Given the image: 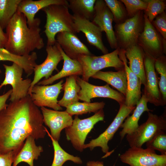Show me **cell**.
Masks as SVG:
<instances>
[{
    "label": "cell",
    "instance_id": "30bf717a",
    "mask_svg": "<svg viewBox=\"0 0 166 166\" xmlns=\"http://www.w3.org/2000/svg\"><path fill=\"white\" fill-rule=\"evenodd\" d=\"M121 161L130 166H166V155L142 147H130L120 156Z\"/></svg>",
    "mask_w": 166,
    "mask_h": 166
},
{
    "label": "cell",
    "instance_id": "ba28073f",
    "mask_svg": "<svg viewBox=\"0 0 166 166\" xmlns=\"http://www.w3.org/2000/svg\"><path fill=\"white\" fill-rule=\"evenodd\" d=\"M135 107L128 106L124 103L120 105L117 114L109 127L97 137L92 140L89 143L84 144L83 149L89 148L90 150H92L96 147H100L103 152L106 154L104 157L110 155L111 153L109 152V142L113 138L124 121L134 109Z\"/></svg>",
    "mask_w": 166,
    "mask_h": 166
},
{
    "label": "cell",
    "instance_id": "52a82bcc",
    "mask_svg": "<svg viewBox=\"0 0 166 166\" xmlns=\"http://www.w3.org/2000/svg\"><path fill=\"white\" fill-rule=\"evenodd\" d=\"M144 25L143 11H139L121 23L116 24L114 32L118 47L125 49L138 43V38L143 31Z\"/></svg>",
    "mask_w": 166,
    "mask_h": 166
},
{
    "label": "cell",
    "instance_id": "7402d4cb",
    "mask_svg": "<svg viewBox=\"0 0 166 166\" xmlns=\"http://www.w3.org/2000/svg\"><path fill=\"white\" fill-rule=\"evenodd\" d=\"M124 50L126 58L129 61V67L139 77L141 84L144 86L146 80L144 65V51L138 43Z\"/></svg>",
    "mask_w": 166,
    "mask_h": 166
},
{
    "label": "cell",
    "instance_id": "1f68e13d",
    "mask_svg": "<svg viewBox=\"0 0 166 166\" xmlns=\"http://www.w3.org/2000/svg\"><path fill=\"white\" fill-rule=\"evenodd\" d=\"M105 105V103L103 101L93 103L78 101L68 106L65 111L72 116H78L90 112L95 113L103 109Z\"/></svg>",
    "mask_w": 166,
    "mask_h": 166
},
{
    "label": "cell",
    "instance_id": "9c48e42d",
    "mask_svg": "<svg viewBox=\"0 0 166 166\" xmlns=\"http://www.w3.org/2000/svg\"><path fill=\"white\" fill-rule=\"evenodd\" d=\"M5 69V78L0 85V89L8 85L12 87V92L9 100L10 102L19 100L28 95L32 81L30 78L23 79V68L17 64L13 63L11 65L3 64Z\"/></svg>",
    "mask_w": 166,
    "mask_h": 166
},
{
    "label": "cell",
    "instance_id": "836d02e7",
    "mask_svg": "<svg viewBox=\"0 0 166 166\" xmlns=\"http://www.w3.org/2000/svg\"><path fill=\"white\" fill-rule=\"evenodd\" d=\"M106 5L112 13L116 24L121 23L126 19L127 13L122 2L117 0H105Z\"/></svg>",
    "mask_w": 166,
    "mask_h": 166
},
{
    "label": "cell",
    "instance_id": "603a6c76",
    "mask_svg": "<svg viewBox=\"0 0 166 166\" xmlns=\"http://www.w3.org/2000/svg\"><path fill=\"white\" fill-rule=\"evenodd\" d=\"M59 49L61 54L63 65L61 70L56 74L47 79H44L38 83L39 85H47L62 78L71 76L82 75V67L77 60L73 59L69 57L65 53L60 45Z\"/></svg>",
    "mask_w": 166,
    "mask_h": 166
},
{
    "label": "cell",
    "instance_id": "d6a6232c",
    "mask_svg": "<svg viewBox=\"0 0 166 166\" xmlns=\"http://www.w3.org/2000/svg\"><path fill=\"white\" fill-rule=\"evenodd\" d=\"M154 67L160 75L159 89L164 102L166 104V57L163 55L156 59Z\"/></svg>",
    "mask_w": 166,
    "mask_h": 166
},
{
    "label": "cell",
    "instance_id": "8d00e7d4",
    "mask_svg": "<svg viewBox=\"0 0 166 166\" xmlns=\"http://www.w3.org/2000/svg\"><path fill=\"white\" fill-rule=\"evenodd\" d=\"M124 5L128 16L130 18L133 16L140 11H145L147 8L148 4L144 0H121Z\"/></svg>",
    "mask_w": 166,
    "mask_h": 166
},
{
    "label": "cell",
    "instance_id": "d6986e66",
    "mask_svg": "<svg viewBox=\"0 0 166 166\" xmlns=\"http://www.w3.org/2000/svg\"><path fill=\"white\" fill-rule=\"evenodd\" d=\"M56 36V42L70 58L77 60L78 58L81 55H92L88 48L76 34L65 31L59 33Z\"/></svg>",
    "mask_w": 166,
    "mask_h": 166
},
{
    "label": "cell",
    "instance_id": "8fae6325",
    "mask_svg": "<svg viewBox=\"0 0 166 166\" xmlns=\"http://www.w3.org/2000/svg\"><path fill=\"white\" fill-rule=\"evenodd\" d=\"M155 59L145 52L144 65L146 83L143 94L148 102L156 106H164L166 104L163 101L159 89L158 78L154 67Z\"/></svg>",
    "mask_w": 166,
    "mask_h": 166
},
{
    "label": "cell",
    "instance_id": "d590c367",
    "mask_svg": "<svg viewBox=\"0 0 166 166\" xmlns=\"http://www.w3.org/2000/svg\"><path fill=\"white\" fill-rule=\"evenodd\" d=\"M147 148L159 151L166 155V132H161L146 143Z\"/></svg>",
    "mask_w": 166,
    "mask_h": 166
},
{
    "label": "cell",
    "instance_id": "4316f807",
    "mask_svg": "<svg viewBox=\"0 0 166 166\" xmlns=\"http://www.w3.org/2000/svg\"><path fill=\"white\" fill-rule=\"evenodd\" d=\"M106 82L125 96L127 85L126 72L124 68L117 72L100 71L92 77Z\"/></svg>",
    "mask_w": 166,
    "mask_h": 166
},
{
    "label": "cell",
    "instance_id": "b9f144b4",
    "mask_svg": "<svg viewBox=\"0 0 166 166\" xmlns=\"http://www.w3.org/2000/svg\"><path fill=\"white\" fill-rule=\"evenodd\" d=\"M86 166H104L102 161H90L87 162Z\"/></svg>",
    "mask_w": 166,
    "mask_h": 166
},
{
    "label": "cell",
    "instance_id": "ab89813d",
    "mask_svg": "<svg viewBox=\"0 0 166 166\" xmlns=\"http://www.w3.org/2000/svg\"><path fill=\"white\" fill-rule=\"evenodd\" d=\"M12 92V90L10 89L5 93L0 95V111L7 105L6 102L10 97Z\"/></svg>",
    "mask_w": 166,
    "mask_h": 166
},
{
    "label": "cell",
    "instance_id": "d4e9b609",
    "mask_svg": "<svg viewBox=\"0 0 166 166\" xmlns=\"http://www.w3.org/2000/svg\"><path fill=\"white\" fill-rule=\"evenodd\" d=\"M35 139L31 136L27 137L21 150L14 157L12 166H17L20 163L24 162L30 166H34V161L37 160L43 151L42 146H37Z\"/></svg>",
    "mask_w": 166,
    "mask_h": 166
},
{
    "label": "cell",
    "instance_id": "3957f363",
    "mask_svg": "<svg viewBox=\"0 0 166 166\" xmlns=\"http://www.w3.org/2000/svg\"><path fill=\"white\" fill-rule=\"evenodd\" d=\"M42 10L46 16L44 32L47 38V45H53L55 43V36L59 33L67 31L76 34L73 16L69 12L68 6L52 5Z\"/></svg>",
    "mask_w": 166,
    "mask_h": 166
},
{
    "label": "cell",
    "instance_id": "83f0119b",
    "mask_svg": "<svg viewBox=\"0 0 166 166\" xmlns=\"http://www.w3.org/2000/svg\"><path fill=\"white\" fill-rule=\"evenodd\" d=\"M77 77L71 76L66 78L63 86L62 89L64 91L63 96L58 102L61 107L66 108L69 105L79 101L78 94L81 88L77 82Z\"/></svg>",
    "mask_w": 166,
    "mask_h": 166
},
{
    "label": "cell",
    "instance_id": "4dcf8cb0",
    "mask_svg": "<svg viewBox=\"0 0 166 166\" xmlns=\"http://www.w3.org/2000/svg\"><path fill=\"white\" fill-rule=\"evenodd\" d=\"M22 0H0V27L6 29Z\"/></svg>",
    "mask_w": 166,
    "mask_h": 166
},
{
    "label": "cell",
    "instance_id": "277c9868",
    "mask_svg": "<svg viewBox=\"0 0 166 166\" xmlns=\"http://www.w3.org/2000/svg\"><path fill=\"white\" fill-rule=\"evenodd\" d=\"M119 48L110 53L99 56L83 55L77 60L81 64L83 74L82 79L88 82L89 78L101 70L113 67L118 71L124 68L123 62L119 56Z\"/></svg>",
    "mask_w": 166,
    "mask_h": 166
},
{
    "label": "cell",
    "instance_id": "74e56055",
    "mask_svg": "<svg viewBox=\"0 0 166 166\" xmlns=\"http://www.w3.org/2000/svg\"><path fill=\"white\" fill-rule=\"evenodd\" d=\"M151 22L162 37L163 47L166 53V15L165 12L157 15Z\"/></svg>",
    "mask_w": 166,
    "mask_h": 166
},
{
    "label": "cell",
    "instance_id": "44dd1931",
    "mask_svg": "<svg viewBox=\"0 0 166 166\" xmlns=\"http://www.w3.org/2000/svg\"><path fill=\"white\" fill-rule=\"evenodd\" d=\"M55 4L68 6V3L66 0H22L17 11L25 16L28 26H30L34 23L35 16L38 11L48 6Z\"/></svg>",
    "mask_w": 166,
    "mask_h": 166
},
{
    "label": "cell",
    "instance_id": "5b68a950",
    "mask_svg": "<svg viewBox=\"0 0 166 166\" xmlns=\"http://www.w3.org/2000/svg\"><path fill=\"white\" fill-rule=\"evenodd\" d=\"M166 132V116H158L148 112L146 121L139 125L136 130L126 136L130 147H142L143 144L157 134Z\"/></svg>",
    "mask_w": 166,
    "mask_h": 166
},
{
    "label": "cell",
    "instance_id": "9a60e30c",
    "mask_svg": "<svg viewBox=\"0 0 166 166\" xmlns=\"http://www.w3.org/2000/svg\"><path fill=\"white\" fill-rule=\"evenodd\" d=\"M144 29L138 38V44L144 52L156 59L166 54L163 39L144 14Z\"/></svg>",
    "mask_w": 166,
    "mask_h": 166
},
{
    "label": "cell",
    "instance_id": "e575fe53",
    "mask_svg": "<svg viewBox=\"0 0 166 166\" xmlns=\"http://www.w3.org/2000/svg\"><path fill=\"white\" fill-rule=\"evenodd\" d=\"M148 4L144 14L151 23L158 15L164 11L166 8L165 2L160 0H145Z\"/></svg>",
    "mask_w": 166,
    "mask_h": 166
},
{
    "label": "cell",
    "instance_id": "7a4b0ae2",
    "mask_svg": "<svg viewBox=\"0 0 166 166\" xmlns=\"http://www.w3.org/2000/svg\"><path fill=\"white\" fill-rule=\"evenodd\" d=\"M41 22L40 18H36L34 24L29 26L25 16L17 11L6 28L7 41L5 48L19 56L42 49L45 44L40 35Z\"/></svg>",
    "mask_w": 166,
    "mask_h": 166
},
{
    "label": "cell",
    "instance_id": "f1b7e54d",
    "mask_svg": "<svg viewBox=\"0 0 166 166\" xmlns=\"http://www.w3.org/2000/svg\"><path fill=\"white\" fill-rule=\"evenodd\" d=\"M67 1L68 7L73 13V14L92 21L96 0H68Z\"/></svg>",
    "mask_w": 166,
    "mask_h": 166
},
{
    "label": "cell",
    "instance_id": "ac0fdd59",
    "mask_svg": "<svg viewBox=\"0 0 166 166\" xmlns=\"http://www.w3.org/2000/svg\"><path fill=\"white\" fill-rule=\"evenodd\" d=\"M73 16L76 34L82 32L90 44L96 47L104 54L108 53V50L103 42L102 32L100 29L89 20L77 15Z\"/></svg>",
    "mask_w": 166,
    "mask_h": 166
},
{
    "label": "cell",
    "instance_id": "4fadbf2b",
    "mask_svg": "<svg viewBox=\"0 0 166 166\" xmlns=\"http://www.w3.org/2000/svg\"><path fill=\"white\" fill-rule=\"evenodd\" d=\"M77 81L81 89L78 93L79 100L90 102L91 99L96 97L107 98L116 101L121 105L124 103V96L120 92L111 88L107 84L103 86H97L83 80L77 76Z\"/></svg>",
    "mask_w": 166,
    "mask_h": 166
},
{
    "label": "cell",
    "instance_id": "6da1fadb",
    "mask_svg": "<svg viewBox=\"0 0 166 166\" xmlns=\"http://www.w3.org/2000/svg\"><path fill=\"white\" fill-rule=\"evenodd\" d=\"M43 123L41 111L30 95L10 102L0 111V154L13 151L16 156L29 136L44 138Z\"/></svg>",
    "mask_w": 166,
    "mask_h": 166
},
{
    "label": "cell",
    "instance_id": "f35d334b",
    "mask_svg": "<svg viewBox=\"0 0 166 166\" xmlns=\"http://www.w3.org/2000/svg\"><path fill=\"white\" fill-rule=\"evenodd\" d=\"M16 155L13 151L0 154V166H11Z\"/></svg>",
    "mask_w": 166,
    "mask_h": 166
},
{
    "label": "cell",
    "instance_id": "e0dca14e",
    "mask_svg": "<svg viewBox=\"0 0 166 166\" xmlns=\"http://www.w3.org/2000/svg\"><path fill=\"white\" fill-rule=\"evenodd\" d=\"M41 110L43 122L50 129L51 136L55 140L59 141L61 131L72 124V116L66 111L55 110L44 107H41Z\"/></svg>",
    "mask_w": 166,
    "mask_h": 166
},
{
    "label": "cell",
    "instance_id": "cb8c5ba5",
    "mask_svg": "<svg viewBox=\"0 0 166 166\" xmlns=\"http://www.w3.org/2000/svg\"><path fill=\"white\" fill-rule=\"evenodd\" d=\"M148 103L147 99L142 94L140 99L137 103L132 114L130 116H128L120 126V128H122L119 132L121 140L125 135L130 134L136 130L139 126V120L144 112L152 111V110L148 108Z\"/></svg>",
    "mask_w": 166,
    "mask_h": 166
},
{
    "label": "cell",
    "instance_id": "7bdbcfd3",
    "mask_svg": "<svg viewBox=\"0 0 166 166\" xmlns=\"http://www.w3.org/2000/svg\"><path fill=\"white\" fill-rule=\"evenodd\" d=\"M1 73V70L0 69V73Z\"/></svg>",
    "mask_w": 166,
    "mask_h": 166
},
{
    "label": "cell",
    "instance_id": "60d3db41",
    "mask_svg": "<svg viewBox=\"0 0 166 166\" xmlns=\"http://www.w3.org/2000/svg\"><path fill=\"white\" fill-rule=\"evenodd\" d=\"M7 39L6 33L0 27V47L5 48L7 42Z\"/></svg>",
    "mask_w": 166,
    "mask_h": 166
},
{
    "label": "cell",
    "instance_id": "7c38bea8",
    "mask_svg": "<svg viewBox=\"0 0 166 166\" xmlns=\"http://www.w3.org/2000/svg\"><path fill=\"white\" fill-rule=\"evenodd\" d=\"M63 81L61 80L52 85H35L30 95L34 104L38 107H47L55 110H62L57 98L62 89Z\"/></svg>",
    "mask_w": 166,
    "mask_h": 166
},
{
    "label": "cell",
    "instance_id": "ffe728a7",
    "mask_svg": "<svg viewBox=\"0 0 166 166\" xmlns=\"http://www.w3.org/2000/svg\"><path fill=\"white\" fill-rule=\"evenodd\" d=\"M119 56L124 63L127 77V85L124 104L128 106H135L141 97V81L128 66L124 49H120Z\"/></svg>",
    "mask_w": 166,
    "mask_h": 166
},
{
    "label": "cell",
    "instance_id": "2e32d148",
    "mask_svg": "<svg viewBox=\"0 0 166 166\" xmlns=\"http://www.w3.org/2000/svg\"><path fill=\"white\" fill-rule=\"evenodd\" d=\"M94 9V15L91 21L96 25L102 32H105L111 48L115 49L118 48L112 25L113 16L104 0H96Z\"/></svg>",
    "mask_w": 166,
    "mask_h": 166
},
{
    "label": "cell",
    "instance_id": "5bb4252c",
    "mask_svg": "<svg viewBox=\"0 0 166 166\" xmlns=\"http://www.w3.org/2000/svg\"><path fill=\"white\" fill-rule=\"evenodd\" d=\"M46 51L47 56L45 61L40 64H37L34 68V76L28 91V95H31L33 87L42 78L48 79L54 70H57V66L63 60L59 44L57 42L53 45H47Z\"/></svg>",
    "mask_w": 166,
    "mask_h": 166
},
{
    "label": "cell",
    "instance_id": "8992f818",
    "mask_svg": "<svg viewBox=\"0 0 166 166\" xmlns=\"http://www.w3.org/2000/svg\"><path fill=\"white\" fill-rule=\"evenodd\" d=\"M104 117L103 109L99 110L93 116L83 119L75 115L71 125L65 128L67 140L70 141L76 150L82 152L87 135L97 123L104 121Z\"/></svg>",
    "mask_w": 166,
    "mask_h": 166
},
{
    "label": "cell",
    "instance_id": "484cf974",
    "mask_svg": "<svg viewBox=\"0 0 166 166\" xmlns=\"http://www.w3.org/2000/svg\"><path fill=\"white\" fill-rule=\"evenodd\" d=\"M37 54L34 51L27 55L19 56L10 53L5 48L0 47V61H9L17 64L23 68L28 77L33 73L34 68L37 64Z\"/></svg>",
    "mask_w": 166,
    "mask_h": 166
},
{
    "label": "cell",
    "instance_id": "f546056e",
    "mask_svg": "<svg viewBox=\"0 0 166 166\" xmlns=\"http://www.w3.org/2000/svg\"><path fill=\"white\" fill-rule=\"evenodd\" d=\"M45 130L52 140L54 151V158L51 166H62L67 160H70L78 164L82 163L80 157L70 154L63 149L59 145L58 141L52 137L46 128Z\"/></svg>",
    "mask_w": 166,
    "mask_h": 166
}]
</instances>
